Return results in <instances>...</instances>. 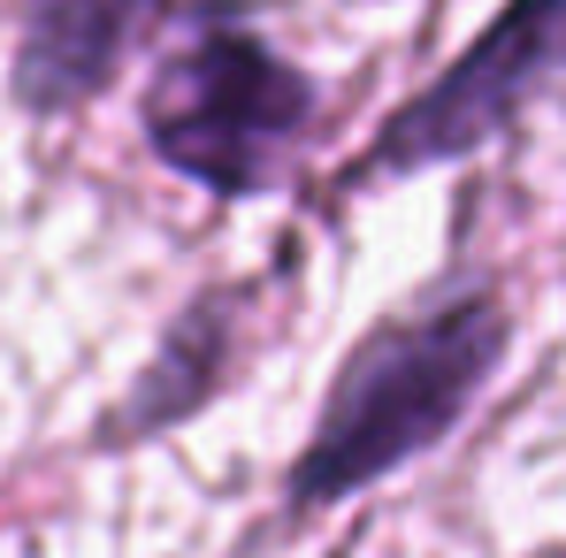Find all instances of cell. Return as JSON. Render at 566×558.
Segmentation results:
<instances>
[{"label":"cell","instance_id":"cell-5","mask_svg":"<svg viewBox=\"0 0 566 558\" xmlns=\"http://www.w3.org/2000/svg\"><path fill=\"white\" fill-rule=\"evenodd\" d=\"M214 345H222L214 322H207V314L191 322L185 314L177 337H169V352H161V368L138 382L146 398L130 406V429H161V421H177L185 406H199V398H207V375H214Z\"/></svg>","mask_w":566,"mask_h":558},{"label":"cell","instance_id":"cell-1","mask_svg":"<svg viewBox=\"0 0 566 558\" xmlns=\"http://www.w3.org/2000/svg\"><path fill=\"white\" fill-rule=\"evenodd\" d=\"M505 352V314L497 298H452L437 314L376 329L322 406L306 452L291 466V505H329L360 482H376L413 452H429L482 390V375Z\"/></svg>","mask_w":566,"mask_h":558},{"label":"cell","instance_id":"cell-3","mask_svg":"<svg viewBox=\"0 0 566 558\" xmlns=\"http://www.w3.org/2000/svg\"><path fill=\"white\" fill-rule=\"evenodd\" d=\"M559 77H566V0H505L497 23H482V39L468 54L376 130V146L360 154L353 185L460 161Z\"/></svg>","mask_w":566,"mask_h":558},{"label":"cell","instance_id":"cell-4","mask_svg":"<svg viewBox=\"0 0 566 558\" xmlns=\"http://www.w3.org/2000/svg\"><path fill=\"white\" fill-rule=\"evenodd\" d=\"M161 0H23L15 39V99L31 115H70L115 85L130 39L154 23Z\"/></svg>","mask_w":566,"mask_h":558},{"label":"cell","instance_id":"cell-2","mask_svg":"<svg viewBox=\"0 0 566 558\" xmlns=\"http://www.w3.org/2000/svg\"><path fill=\"white\" fill-rule=\"evenodd\" d=\"M306 115H314L306 70H291L253 23H238L222 8L191 15V31L169 46V62L146 85L154 154L222 199L269 185L291 138L306 130Z\"/></svg>","mask_w":566,"mask_h":558}]
</instances>
